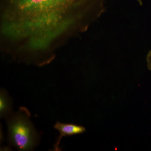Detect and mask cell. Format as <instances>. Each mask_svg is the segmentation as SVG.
<instances>
[{
	"label": "cell",
	"mask_w": 151,
	"mask_h": 151,
	"mask_svg": "<svg viewBox=\"0 0 151 151\" xmlns=\"http://www.w3.org/2000/svg\"><path fill=\"white\" fill-rule=\"evenodd\" d=\"M92 0H1V32L43 50L71 27Z\"/></svg>",
	"instance_id": "obj_1"
},
{
	"label": "cell",
	"mask_w": 151,
	"mask_h": 151,
	"mask_svg": "<svg viewBox=\"0 0 151 151\" xmlns=\"http://www.w3.org/2000/svg\"><path fill=\"white\" fill-rule=\"evenodd\" d=\"M30 117L27 108L21 107L6 119L9 142L19 150H32L39 142V135Z\"/></svg>",
	"instance_id": "obj_2"
},
{
	"label": "cell",
	"mask_w": 151,
	"mask_h": 151,
	"mask_svg": "<svg viewBox=\"0 0 151 151\" xmlns=\"http://www.w3.org/2000/svg\"><path fill=\"white\" fill-rule=\"evenodd\" d=\"M54 128L59 133V136L53 146V150L56 151L60 150V144L63 138L82 134L86 131L85 128L82 126L73 124L61 123L60 122H57L55 123Z\"/></svg>",
	"instance_id": "obj_3"
},
{
	"label": "cell",
	"mask_w": 151,
	"mask_h": 151,
	"mask_svg": "<svg viewBox=\"0 0 151 151\" xmlns=\"http://www.w3.org/2000/svg\"><path fill=\"white\" fill-rule=\"evenodd\" d=\"M12 113V98L5 89H1L0 92V117L6 119Z\"/></svg>",
	"instance_id": "obj_4"
},
{
	"label": "cell",
	"mask_w": 151,
	"mask_h": 151,
	"mask_svg": "<svg viewBox=\"0 0 151 151\" xmlns=\"http://www.w3.org/2000/svg\"><path fill=\"white\" fill-rule=\"evenodd\" d=\"M147 59L148 68L151 70V50L149 52L147 56Z\"/></svg>",
	"instance_id": "obj_5"
},
{
	"label": "cell",
	"mask_w": 151,
	"mask_h": 151,
	"mask_svg": "<svg viewBox=\"0 0 151 151\" xmlns=\"http://www.w3.org/2000/svg\"><path fill=\"white\" fill-rule=\"evenodd\" d=\"M136 1H137L141 5L142 4V0H136Z\"/></svg>",
	"instance_id": "obj_6"
}]
</instances>
